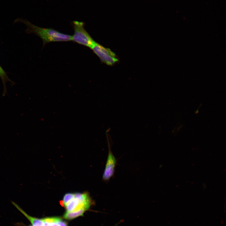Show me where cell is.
<instances>
[{
  "label": "cell",
  "mask_w": 226,
  "mask_h": 226,
  "mask_svg": "<svg viewBox=\"0 0 226 226\" xmlns=\"http://www.w3.org/2000/svg\"><path fill=\"white\" fill-rule=\"evenodd\" d=\"M87 210L85 208H83L79 211L74 212H66L63 217L67 219H72L78 216H83L84 212Z\"/></svg>",
  "instance_id": "52a82bcc"
},
{
  "label": "cell",
  "mask_w": 226,
  "mask_h": 226,
  "mask_svg": "<svg viewBox=\"0 0 226 226\" xmlns=\"http://www.w3.org/2000/svg\"><path fill=\"white\" fill-rule=\"evenodd\" d=\"M0 77L2 80L3 84V96H5L7 93L6 87V83L8 81H9L13 83L12 81L8 77L6 73L0 65Z\"/></svg>",
  "instance_id": "8992f818"
},
{
  "label": "cell",
  "mask_w": 226,
  "mask_h": 226,
  "mask_svg": "<svg viewBox=\"0 0 226 226\" xmlns=\"http://www.w3.org/2000/svg\"><path fill=\"white\" fill-rule=\"evenodd\" d=\"M73 25L74 33L72 36V40L91 48L95 42L85 29L84 23L73 21Z\"/></svg>",
  "instance_id": "3957f363"
},
{
  "label": "cell",
  "mask_w": 226,
  "mask_h": 226,
  "mask_svg": "<svg viewBox=\"0 0 226 226\" xmlns=\"http://www.w3.org/2000/svg\"><path fill=\"white\" fill-rule=\"evenodd\" d=\"M91 49L101 61L107 65H111L118 61L115 53L108 48L95 42Z\"/></svg>",
  "instance_id": "277c9868"
},
{
  "label": "cell",
  "mask_w": 226,
  "mask_h": 226,
  "mask_svg": "<svg viewBox=\"0 0 226 226\" xmlns=\"http://www.w3.org/2000/svg\"><path fill=\"white\" fill-rule=\"evenodd\" d=\"M62 203L65 207L66 212H71L83 208L88 210L93 202L88 192L68 193L64 196Z\"/></svg>",
  "instance_id": "7a4b0ae2"
},
{
  "label": "cell",
  "mask_w": 226,
  "mask_h": 226,
  "mask_svg": "<svg viewBox=\"0 0 226 226\" xmlns=\"http://www.w3.org/2000/svg\"><path fill=\"white\" fill-rule=\"evenodd\" d=\"M27 26L28 33H33L42 40L43 46L53 42L67 41L72 40V36L60 32L52 28H42L35 25L27 20H22Z\"/></svg>",
  "instance_id": "6da1fadb"
},
{
  "label": "cell",
  "mask_w": 226,
  "mask_h": 226,
  "mask_svg": "<svg viewBox=\"0 0 226 226\" xmlns=\"http://www.w3.org/2000/svg\"><path fill=\"white\" fill-rule=\"evenodd\" d=\"M57 223L59 226H67V223L62 221L61 218L58 220Z\"/></svg>",
  "instance_id": "ba28073f"
},
{
  "label": "cell",
  "mask_w": 226,
  "mask_h": 226,
  "mask_svg": "<svg viewBox=\"0 0 226 226\" xmlns=\"http://www.w3.org/2000/svg\"><path fill=\"white\" fill-rule=\"evenodd\" d=\"M116 163V158L109 147L107 158L102 176L103 180L109 181L113 176Z\"/></svg>",
  "instance_id": "5b68a950"
}]
</instances>
